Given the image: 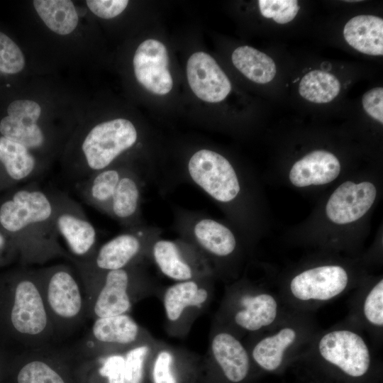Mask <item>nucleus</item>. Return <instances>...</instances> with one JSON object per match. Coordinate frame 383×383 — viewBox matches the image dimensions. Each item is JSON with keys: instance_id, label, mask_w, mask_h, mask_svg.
I'll return each instance as SVG.
<instances>
[{"instance_id": "1", "label": "nucleus", "mask_w": 383, "mask_h": 383, "mask_svg": "<svg viewBox=\"0 0 383 383\" xmlns=\"http://www.w3.org/2000/svg\"><path fill=\"white\" fill-rule=\"evenodd\" d=\"M142 265L104 272H82L87 316L95 319L129 313L137 302L157 294L158 287Z\"/></svg>"}, {"instance_id": "2", "label": "nucleus", "mask_w": 383, "mask_h": 383, "mask_svg": "<svg viewBox=\"0 0 383 383\" xmlns=\"http://www.w3.org/2000/svg\"><path fill=\"white\" fill-rule=\"evenodd\" d=\"M55 198L39 188L17 191L0 207V223L12 233L30 234L33 259L43 260L50 254H60L57 244L58 233L55 223Z\"/></svg>"}, {"instance_id": "3", "label": "nucleus", "mask_w": 383, "mask_h": 383, "mask_svg": "<svg viewBox=\"0 0 383 383\" xmlns=\"http://www.w3.org/2000/svg\"><path fill=\"white\" fill-rule=\"evenodd\" d=\"M55 333L70 331L87 317L86 294L73 271L55 265L37 271Z\"/></svg>"}, {"instance_id": "4", "label": "nucleus", "mask_w": 383, "mask_h": 383, "mask_svg": "<svg viewBox=\"0 0 383 383\" xmlns=\"http://www.w3.org/2000/svg\"><path fill=\"white\" fill-rule=\"evenodd\" d=\"M10 321L31 350L44 348L55 330L45 306L37 271H30L15 288Z\"/></svg>"}, {"instance_id": "5", "label": "nucleus", "mask_w": 383, "mask_h": 383, "mask_svg": "<svg viewBox=\"0 0 383 383\" xmlns=\"http://www.w3.org/2000/svg\"><path fill=\"white\" fill-rule=\"evenodd\" d=\"M137 140L138 131L127 119L118 118L96 125L82 140L81 150L84 165L74 181L79 184L94 173L111 167Z\"/></svg>"}, {"instance_id": "6", "label": "nucleus", "mask_w": 383, "mask_h": 383, "mask_svg": "<svg viewBox=\"0 0 383 383\" xmlns=\"http://www.w3.org/2000/svg\"><path fill=\"white\" fill-rule=\"evenodd\" d=\"M211 277L176 282L163 290L161 295L168 335H187L195 320L208 308Z\"/></svg>"}, {"instance_id": "7", "label": "nucleus", "mask_w": 383, "mask_h": 383, "mask_svg": "<svg viewBox=\"0 0 383 383\" xmlns=\"http://www.w3.org/2000/svg\"><path fill=\"white\" fill-rule=\"evenodd\" d=\"M158 231L138 226L104 243L87 260L78 262L82 272H104L141 264L150 258Z\"/></svg>"}, {"instance_id": "8", "label": "nucleus", "mask_w": 383, "mask_h": 383, "mask_svg": "<svg viewBox=\"0 0 383 383\" xmlns=\"http://www.w3.org/2000/svg\"><path fill=\"white\" fill-rule=\"evenodd\" d=\"M187 172L192 182L217 202H231L240 192L233 165L216 151L209 149L196 151L187 162Z\"/></svg>"}, {"instance_id": "9", "label": "nucleus", "mask_w": 383, "mask_h": 383, "mask_svg": "<svg viewBox=\"0 0 383 383\" xmlns=\"http://www.w3.org/2000/svg\"><path fill=\"white\" fill-rule=\"evenodd\" d=\"M152 337L129 313L95 318L85 340L84 352L92 359L125 353Z\"/></svg>"}, {"instance_id": "10", "label": "nucleus", "mask_w": 383, "mask_h": 383, "mask_svg": "<svg viewBox=\"0 0 383 383\" xmlns=\"http://www.w3.org/2000/svg\"><path fill=\"white\" fill-rule=\"evenodd\" d=\"M150 258L163 275L175 282L213 276L206 257L183 239L157 238L152 245Z\"/></svg>"}, {"instance_id": "11", "label": "nucleus", "mask_w": 383, "mask_h": 383, "mask_svg": "<svg viewBox=\"0 0 383 383\" xmlns=\"http://www.w3.org/2000/svg\"><path fill=\"white\" fill-rule=\"evenodd\" d=\"M249 370V356L242 343L229 333L217 332L201 361L199 383H214L219 376L230 383H240Z\"/></svg>"}, {"instance_id": "12", "label": "nucleus", "mask_w": 383, "mask_h": 383, "mask_svg": "<svg viewBox=\"0 0 383 383\" xmlns=\"http://www.w3.org/2000/svg\"><path fill=\"white\" fill-rule=\"evenodd\" d=\"M55 223L72 253L82 260L96 251V231L77 205L66 196L55 195Z\"/></svg>"}, {"instance_id": "13", "label": "nucleus", "mask_w": 383, "mask_h": 383, "mask_svg": "<svg viewBox=\"0 0 383 383\" xmlns=\"http://www.w3.org/2000/svg\"><path fill=\"white\" fill-rule=\"evenodd\" d=\"M201 365L192 353L157 340L149 364L148 383H199Z\"/></svg>"}, {"instance_id": "14", "label": "nucleus", "mask_w": 383, "mask_h": 383, "mask_svg": "<svg viewBox=\"0 0 383 383\" xmlns=\"http://www.w3.org/2000/svg\"><path fill=\"white\" fill-rule=\"evenodd\" d=\"M321 356L347 374L358 377L365 374L370 363L365 343L349 331H335L323 336L318 344Z\"/></svg>"}, {"instance_id": "15", "label": "nucleus", "mask_w": 383, "mask_h": 383, "mask_svg": "<svg viewBox=\"0 0 383 383\" xmlns=\"http://www.w3.org/2000/svg\"><path fill=\"white\" fill-rule=\"evenodd\" d=\"M184 219L181 224L183 240L194 246L209 263L211 258L225 257L235 250V235L225 225L201 216Z\"/></svg>"}, {"instance_id": "16", "label": "nucleus", "mask_w": 383, "mask_h": 383, "mask_svg": "<svg viewBox=\"0 0 383 383\" xmlns=\"http://www.w3.org/2000/svg\"><path fill=\"white\" fill-rule=\"evenodd\" d=\"M133 68L138 82L149 91L165 95L171 91L168 52L161 42L148 39L141 43L133 57Z\"/></svg>"}, {"instance_id": "17", "label": "nucleus", "mask_w": 383, "mask_h": 383, "mask_svg": "<svg viewBox=\"0 0 383 383\" xmlns=\"http://www.w3.org/2000/svg\"><path fill=\"white\" fill-rule=\"evenodd\" d=\"M7 113L0 122L2 136L30 152L44 145L45 135L37 123L41 113L38 104L28 99L16 100L9 105Z\"/></svg>"}, {"instance_id": "18", "label": "nucleus", "mask_w": 383, "mask_h": 383, "mask_svg": "<svg viewBox=\"0 0 383 383\" xmlns=\"http://www.w3.org/2000/svg\"><path fill=\"white\" fill-rule=\"evenodd\" d=\"M187 75L192 91L209 103L223 101L231 90V84L216 60L209 54L197 52L187 61Z\"/></svg>"}, {"instance_id": "19", "label": "nucleus", "mask_w": 383, "mask_h": 383, "mask_svg": "<svg viewBox=\"0 0 383 383\" xmlns=\"http://www.w3.org/2000/svg\"><path fill=\"white\" fill-rule=\"evenodd\" d=\"M376 194V188L371 182H345L330 196L326 206V215L337 224L354 222L370 209Z\"/></svg>"}, {"instance_id": "20", "label": "nucleus", "mask_w": 383, "mask_h": 383, "mask_svg": "<svg viewBox=\"0 0 383 383\" xmlns=\"http://www.w3.org/2000/svg\"><path fill=\"white\" fill-rule=\"evenodd\" d=\"M348 280L347 272L340 266H321L294 277L290 289L292 294L301 300H328L340 294Z\"/></svg>"}, {"instance_id": "21", "label": "nucleus", "mask_w": 383, "mask_h": 383, "mask_svg": "<svg viewBox=\"0 0 383 383\" xmlns=\"http://www.w3.org/2000/svg\"><path fill=\"white\" fill-rule=\"evenodd\" d=\"M338 159L326 150L312 151L296 162L289 174L290 182L296 187L321 185L331 182L340 174Z\"/></svg>"}, {"instance_id": "22", "label": "nucleus", "mask_w": 383, "mask_h": 383, "mask_svg": "<svg viewBox=\"0 0 383 383\" xmlns=\"http://www.w3.org/2000/svg\"><path fill=\"white\" fill-rule=\"evenodd\" d=\"M142 184L137 173L126 170L112 196L108 214L131 228L138 226Z\"/></svg>"}, {"instance_id": "23", "label": "nucleus", "mask_w": 383, "mask_h": 383, "mask_svg": "<svg viewBox=\"0 0 383 383\" xmlns=\"http://www.w3.org/2000/svg\"><path fill=\"white\" fill-rule=\"evenodd\" d=\"M345 41L357 51L370 55H383V20L373 15L352 18L343 29Z\"/></svg>"}, {"instance_id": "24", "label": "nucleus", "mask_w": 383, "mask_h": 383, "mask_svg": "<svg viewBox=\"0 0 383 383\" xmlns=\"http://www.w3.org/2000/svg\"><path fill=\"white\" fill-rule=\"evenodd\" d=\"M44 348L33 349L17 374V383H70L66 367Z\"/></svg>"}, {"instance_id": "25", "label": "nucleus", "mask_w": 383, "mask_h": 383, "mask_svg": "<svg viewBox=\"0 0 383 383\" xmlns=\"http://www.w3.org/2000/svg\"><path fill=\"white\" fill-rule=\"evenodd\" d=\"M241 309L234 315V321L239 327L255 331L271 324L277 316V304L270 294H244L239 299Z\"/></svg>"}, {"instance_id": "26", "label": "nucleus", "mask_w": 383, "mask_h": 383, "mask_svg": "<svg viewBox=\"0 0 383 383\" xmlns=\"http://www.w3.org/2000/svg\"><path fill=\"white\" fill-rule=\"evenodd\" d=\"M126 170L111 166L94 173L79 183L84 197L89 204L108 213L112 196Z\"/></svg>"}, {"instance_id": "27", "label": "nucleus", "mask_w": 383, "mask_h": 383, "mask_svg": "<svg viewBox=\"0 0 383 383\" xmlns=\"http://www.w3.org/2000/svg\"><path fill=\"white\" fill-rule=\"evenodd\" d=\"M0 162L6 174L13 180L21 181L37 176V160L23 145L0 137Z\"/></svg>"}, {"instance_id": "28", "label": "nucleus", "mask_w": 383, "mask_h": 383, "mask_svg": "<svg viewBox=\"0 0 383 383\" xmlns=\"http://www.w3.org/2000/svg\"><path fill=\"white\" fill-rule=\"evenodd\" d=\"M234 66L247 78L257 84L272 81L277 72L273 60L250 46L237 48L232 54Z\"/></svg>"}, {"instance_id": "29", "label": "nucleus", "mask_w": 383, "mask_h": 383, "mask_svg": "<svg viewBox=\"0 0 383 383\" xmlns=\"http://www.w3.org/2000/svg\"><path fill=\"white\" fill-rule=\"evenodd\" d=\"M34 8L44 23L53 32L65 35L78 23V14L70 0H35Z\"/></svg>"}, {"instance_id": "30", "label": "nucleus", "mask_w": 383, "mask_h": 383, "mask_svg": "<svg viewBox=\"0 0 383 383\" xmlns=\"http://www.w3.org/2000/svg\"><path fill=\"white\" fill-rule=\"evenodd\" d=\"M295 338L296 333L293 329L283 328L277 334L257 343L252 352V358L263 369L274 370L280 366L285 349Z\"/></svg>"}, {"instance_id": "31", "label": "nucleus", "mask_w": 383, "mask_h": 383, "mask_svg": "<svg viewBox=\"0 0 383 383\" xmlns=\"http://www.w3.org/2000/svg\"><path fill=\"white\" fill-rule=\"evenodd\" d=\"M340 83L332 74L323 70H313L301 79L299 92L305 99L316 103H328L340 93Z\"/></svg>"}, {"instance_id": "32", "label": "nucleus", "mask_w": 383, "mask_h": 383, "mask_svg": "<svg viewBox=\"0 0 383 383\" xmlns=\"http://www.w3.org/2000/svg\"><path fill=\"white\" fill-rule=\"evenodd\" d=\"M157 342L152 336L124 353L125 383H148L149 364Z\"/></svg>"}, {"instance_id": "33", "label": "nucleus", "mask_w": 383, "mask_h": 383, "mask_svg": "<svg viewBox=\"0 0 383 383\" xmlns=\"http://www.w3.org/2000/svg\"><path fill=\"white\" fill-rule=\"evenodd\" d=\"M94 383H125L124 353L92 359Z\"/></svg>"}, {"instance_id": "34", "label": "nucleus", "mask_w": 383, "mask_h": 383, "mask_svg": "<svg viewBox=\"0 0 383 383\" xmlns=\"http://www.w3.org/2000/svg\"><path fill=\"white\" fill-rule=\"evenodd\" d=\"M258 5L264 17L272 18L280 24L292 21L299 10L295 0H260Z\"/></svg>"}, {"instance_id": "35", "label": "nucleus", "mask_w": 383, "mask_h": 383, "mask_svg": "<svg viewBox=\"0 0 383 383\" xmlns=\"http://www.w3.org/2000/svg\"><path fill=\"white\" fill-rule=\"evenodd\" d=\"M25 66V58L19 47L6 35L0 32V72L16 74Z\"/></svg>"}, {"instance_id": "36", "label": "nucleus", "mask_w": 383, "mask_h": 383, "mask_svg": "<svg viewBox=\"0 0 383 383\" xmlns=\"http://www.w3.org/2000/svg\"><path fill=\"white\" fill-rule=\"evenodd\" d=\"M364 313L372 324L383 325V280L379 282L368 294L364 304Z\"/></svg>"}, {"instance_id": "37", "label": "nucleus", "mask_w": 383, "mask_h": 383, "mask_svg": "<svg viewBox=\"0 0 383 383\" xmlns=\"http://www.w3.org/2000/svg\"><path fill=\"white\" fill-rule=\"evenodd\" d=\"M89 10L96 16L105 19L114 18L122 13L128 4L127 0H88Z\"/></svg>"}, {"instance_id": "38", "label": "nucleus", "mask_w": 383, "mask_h": 383, "mask_svg": "<svg viewBox=\"0 0 383 383\" xmlns=\"http://www.w3.org/2000/svg\"><path fill=\"white\" fill-rule=\"evenodd\" d=\"M362 106L371 117L383 123V89L373 88L367 91L362 96Z\"/></svg>"}, {"instance_id": "39", "label": "nucleus", "mask_w": 383, "mask_h": 383, "mask_svg": "<svg viewBox=\"0 0 383 383\" xmlns=\"http://www.w3.org/2000/svg\"><path fill=\"white\" fill-rule=\"evenodd\" d=\"M5 244V238L4 235L0 233V249L4 247Z\"/></svg>"}]
</instances>
